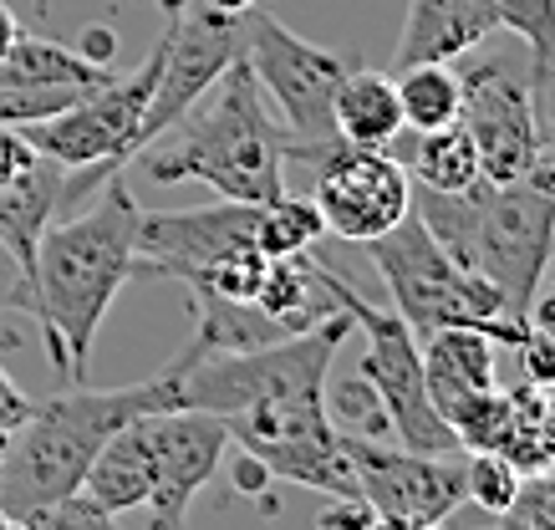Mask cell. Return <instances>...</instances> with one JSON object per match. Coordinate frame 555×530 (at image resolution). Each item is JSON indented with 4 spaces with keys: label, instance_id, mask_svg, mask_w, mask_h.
<instances>
[{
    "label": "cell",
    "instance_id": "cell-30",
    "mask_svg": "<svg viewBox=\"0 0 555 530\" xmlns=\"http://www.w3.org/2000/svg\"><path fill=\"white\" fill-rule=\"evenodd\" d=\"M372 505L367 500H332V510L317 520V530H372Z\"/></svg>",
    "mask_w": 555,
    "mask_h": 530
},
{
    "label": "cell",
    "instance_id": "cell-23",
    "mask_svg": "<svg viewBox=\"0 0 555 530\" xmlns=\"http://www.w3.org/2000/svg\"><path fill=\"white\" fill-rule=\"evenodd\" d=\"M326 240L321 209L311 205V194H281L275 205H260V224H255V250L260 256H306Z\"/></svg>",
    "mask_w": 555,
    "mask_h": 530
},
{
    "label": "cell",
    "instance_id": "cell-25",
    "mask_svg": "<svg viewBox=\"0 0 555 530\" xmlns=\"http://www.w3.org/2000/svg\"><path fill=\"white\" fill-rule=\"evenodd\" d=\"M520 479H525V469L520 464H509L500 449H469V454H464V490H469V500L489 515L509 510V500H515V490H520Z\"/></svg>",
    "mask_w": 555,
    "mask_h": 530
},
{
    "label": "cell",
    "instance_id": "cell-42",
    "mask_svg": "<svg viewBox=\"0 0 555 530\" xmlns=\"http://www.w3.org/2000/svg\"><path fill=\"white\" fill-rule=\"evenodd\" d=\"M494 530H500V526H494Z\"/></svg>",
    "mask_w": 555,
    "mask_h": 530
},
{
    "label": "cell",
    "instance_id": "cell-31",
    "mask_svg": "<svg viewBox=\"0 0 555 530\" xmlns=\"http://www.w3.org/2000/svg\"><path fill=\"white\" fill-rule=\"evenodd\" d=\"M26 413H31V398L21 393L16 377L0 367V434H11V428H16L21 418H26Z\"/></svg>",
    "mask_w": 555,
    "mask_h": 530
},
{
    "label": "cell",
    "instance_id": "cell-12",
    "mask_svg": "<svg viewBox=\"0 0 555 530\" xmlns=\"http://www.w3.org/2000/svg\"><path fill=\"white\" fill-rule=\"evenodd\" d=\"M240 26L245 21L215 16V11H204L199 0H184V11L169 16L164 67H158V82H153L149 113L138 122V158L149 154L158 138H169V128H179V118L219 82V72L245 52V31Z\"/></svg>",
    "mask_w": 555,
    "mask_h": 530
},
{
    "label": "cell",
    "instance_id": "cell-38",
    "mask_svg": "<svg viewBox=\"0 0 555 530\" xmlns=\"http://www.w3.org/2000/svg\"><path fill=\"white\" fill-rule=\"evenodd\" d=\"M540 292H555V250H551V266H545V281H540Z\"/></svg>",
    "mask_w": 555,
    "mask_h": 530
},
{
    "label": "cell",
    "instance_id": "cell-5",
    "mask_svg": "<svg viewBox=\"0 0 555 530\" xmlns=\"http://www.w3.org/2000/svg\"><path fill=\"white\" fill-rule=\"evenodd\" d=\"M413 215L464 271L500 292L515 322H525L555 250V194L535 179H474L459 194L413 184Z\"/></svg>",
    "mask_w": 555,
    "mask_h": 530
},
{
    "label": "cell",
    "instance_id": "cell-18",
    "mask_svg": "<svg viewBox=\"0 0 555 530\" xmlns=\"http://www.w3.org/2000/svg\"><path fill=\"white\" fill-rule=\"evenodd\" d=\"M77 495L92 500L102 515H128L138 505H149L153 495V444H149V418L122 424L107 444L98 449V460L87 464Z\"/></svg>",
    "mask_w": 555,
    "mask_h": 530
},
{
    "label": "cell",
    "instance_id": "cell-35",
    "mask_svg": "<svg viewBox=\"0 0 555 530\" xmlns=\"http://www.w3.org/2000/svg\"><path fill=\"white\" fill-rule=\"evenodd\" d=\"M21 31H26V26H21V16L11 11V5H5V0H0V62H5V52L16 47Z\"/></svg>",
    "mask_w": 555,
    "mask_h": 530
},
{
    "label": "cell",
    "instance_id": "cell-6",
    "mask_svg": "<svg viewBox=\"0 0 555 530\" xmlns=\"http://www.w3.org/2000/svg\"><path fill=\"white\" fill-rule=\"evenodd\" d=\"M372 260V271L383 275L392 311L403 316L418 337L438 332V326H479L494 337V347H515L520 342L525 322H515L500 301L494 286H485L479 275H469L434 235L428 224L408 209L403 220L383 230L377 240L362 245Z\"/></svg>",
    "mask_w": 555,
    "mask_h": 530
},
{
    "label": "cell",
    "instance_id": "cell-7",
    "mask_svg": "<svg viewBox=\"0 0 555 530\" xmlns=\"http://www.w3.org/2000/svg\"><path fill=\"white\" fill-rule=\"evenodd\" d=\"M164 67V41L149 52V62L128 77H107L102 87H92L87 98H77L72 107H62L56 118L26 122L21 133L36 143V154H47L51 164L67 169L62 184V205L82 199L87 189H98L102 179L122 173L138 158V122L149 113L153 82Z\"/></svg>",
    "mask_w": 555,
    "mask_h": 530
},
{
    "label": "cell",
    "instance_id": "cell-1",
    "mask_svg": "<svg viewBox=\"0 0 555 530\" xmlns=\"http://www.w3.org/2000/svg\"><path fill=\"white\" fill-rule=\"evenodd\" d=\"M138 215L143 209L128 189V173L102 179L98 205L62 224H47L36 240L31 271L16 275V286L5 292V307L36 316L51 367L72 383L87 377L102 322L118 292L133 281Z\"/></svg>",
    "mask_w": 555,
    "mask_h": 530
},
{
    "label": "cell",
    "instance_id": "cell-22",
    "mask_svg": "<svg viewBox=\"0 0 555 530\" xmlns=\"http://www.w3.org/2000/svg\"><path fill=\"white\" fill-rule=\"evenodd\" d=\"M413 179H418L423 189H438V194H459V189H469L474 179H479V154H474V138L464 133V122L418 133Z\"/></svg>",
    "mask_w": 555,
    "mask_h": 530
},
{
    "label": "cell",
    "instance_id": "cell-33",
    "mask_svg": "<svg viewBox=\"0 0 555 530\" xmlns=\"http://www.w3.org/2000/svg\"><path fill=\"white\" fill-rule=\"evenodd\" d=\"M77 52H82L87 62H98V67H107V62H113V52H118V36L107 31V26H87L82 41H77Z\"/></svg>",
    "mask_w": 555,
    "mask_h": 530
},
{
    "label": "cell",
    "instance_id": "cell-39",
    "mask_svg": "<svg viewBox=\"0 0 555 530\" xmlns=\"http://www.w3.org/2000/svg\"><path fill=\"white\" fill-rule=\"evenodd\" d=\"M0 464H5V434H0Z\"/></svg>",
    "mask_w": 555,
    "mask_h": 530
},
{
    "label": "cell",
    "instance_id": "cell-21",
    "mask_svg": "<svg viewBox=\"0 0 555 530\" xmlns=\"http://www.w3.org/2000/svg\"><path fill=\"white\" fill-rule=\"evenodd\" d=\"M398 107H403V133H434L459 122V72L454 62H418V67L392 72Z\"/></svg>",
    "mask_w": 555,
    "mask_h": 530
},
{
    "label": "cell",
    "instance_id": "cell-36",
    "mask_svg": "<svg viewBox=\"0 0 555 530\" xmlns=\"http://www.w3.org/2000/svg\"><path fill=\"white\" fill-rule=\"evenodd\" d=\"M372 530H434V526H413V520H387V515H377Z\"/></svg>",
    "mask_w": 555,
    "mask_h": 530
},
{
    "label": "cell",
    "instance_id": "cell-15",
    "mask_svg": "<svg viewBox=\"0 0 555 530\" xmlns=\"http://www.w3.org/2000/svg\"><path fill=\"white\" fill-rule=\"evenodd\" d=\"M149 444H153L149 530H184L194 495L215 479L219 460L230 454V428H224L219 413L169 409V413H149Z\"/></svg>",
    "mask_w": 555,
    "mask_h": 530
},
{
    "label": "cell",
    "instance_id": "cell-27",
    "mask_svg": "<svg viewBox=\"0 0 555 530\" xmlns=\"http://www.w3.org/2000/svg\"><path fill=\"white\" fill-rule=\"evenodd\" d=\"M500 530H555V469H530L505 515H494Z\"/></svg>",
    "mask_w": 555,
    "mask_h": 530
},
{
    "label": "cell",
    "instance_id": "cell-29",
    "mask_svg": "<svg viewBox=\"0 0 555 530\" xmlns=\"http://www.w3.org/2000/svg\"><path fill=\"white\" fill-rule=\"evenodd\" d=\"M515 362H520V383L530 388H555V332H540V326L525 322L520 342L509 347Z\"/></svg>",
    "mask_w": 555,
    "mask_h": 530
},
{
    "label": "cell",
    "instance_id": "cell-3",
    "mask_svg": "<svg viewBox=\"0 0 555 530\" xmlns=\"http://www.w3.org/2000/svg\"><path fill=\"white\" fill-rule=\"evenodd\" d=\"M189 362H199L194 347H184L158 377H143V383H128V388H87V383H77L72 393L31 403V413L5 434L0 510L11 520H21V515L41 510L51 500L77 495L87 464L98 460V449L122 424L149 418V413L184 409Z\"/></svg>",
    "mask_w": 555,
    "mask_h": 530
},
{
    "label": "cell",
    "instance_id": "cell-41",
    "mask_svg": "<svg viewBox=\"0 0 555 530\" xmlns=\"http://www.w3.org/2000/svg\"><path fill=\"white\" fill-rule=\"evenodd\" d=\"M551 469H555V464H551Z\"/></svg>",
    "mask_w": 555,
    "mask_h": 530
},
{
    "label": "cell",
    "instance_id": "cell-34",
    "mask_svg": "<svg viewBox=\"0 0 555 530\" xmlns=\"http://www.w3.org/2000/svg\"><path fill=\"white\" fill-rule=\"evenodd\" d=\"M535 439H540V460H545V469H551V464H555V388H545V403H540Z\"/></svg>",
    "mask_w": 555,
    "mask_h": 530
},
{
    "label": "cell",
    "instance_id": "cell-28",
    "mask_svg": "<svg viewBox=\"0 0 555 530\" xmlns=\"http://www.w3.org/2000/svg\"><path fill=\"white\" fill-rule=\"evenodd\" d=\"M21 526L26 530H118V520L102 515L82 495H62V500H51V505H41V510L21 515Z\"/></svg>",
    "mask_w": 555,
    "mask_h": 530
},
{
    "label": "cell",
    "instance_id": "cell-17",
    "mask_svg": "<svg viewBox=\"0 0 555 530\" xmlns=\"http://www.w3.org/2000/svg\"><path fill=\"white\" fill-rule=\"evenodd\" d=\"M489 36H500L494 0H408L392 72L418 62H459L464 52L485 47Z\"/></svg>",
    "mask_w": 555,
    "mask_h": 530
},
{
    "label": "cell",
    "instance_id": "cell-24",
    "mask_svg": "<svg viewBox=\"0 0 555 530\" xmlns=\"http://www.w3.org/2000/svg\"><path fill=\"white\" fill-rule=\"evenodd\" d=\"M500 31L520 36L530 52V77H535V98L555 87V0H494Z\"/></svg>",
    "mask_w": 555,
    "mask_h": 530
},
{
    "label": "cell",
    "instance_id": "cell-4",
    "mask_svg": "<svg viewBox=\"0 0 555 530\" xmlns=\"http://www.w3.org/2000/svg\"><path fill=\"white\" fill-rule=\"evenodd\" d=\"M179 143L149 154L153 184H209L219 199L275 205L286 194V128L275 122L245 52L179 118Z\"/></svg>",
    "mask_w": 555,
    "mask_h": 530
},
{
    "label": "cell",
    "instance_id": "cell-2",
    "mask_svg": "<svg viewBox=\"0 0 555 530\" xmlns=\"http://www.w3.org/2000/svg\"><path fill=\"white\" fill-rule=\"evenodd\" d=\"M347 337H352V316L337 307L326 322L306 326L296 337L189 362L184 409L219 413L235 454L337 439L341 428L326 413V377Z\"/></svg>",
    "mask_w": 555,
    "mask_h": 530
},
{
    "label": "cell",
    "instance_id": "cell-10",
    "mask_svg": "<svg viewBox=\"0 0 555 530\" xmlns=\"http://www.w3.org/2000/svg\"><path fill=\"white\" fill-rule=\"evenodd\" d=\"M240 31H245V62H250L255 82L266 92L275 122L286 128V148L332 143L337 138L332 103H337V87L352 67L337 52H326L317 41L296 36L291 26H281L266 5H255Z\"/></svg>",
    "mask_w": 555,
    "mask_h": 530
},
{
    "label": "cell",
    "instance_id": "cell-40",
    "mask_svg": "<svg viewBox=\"0 0 555 530\" xmlns=\"http://www.w3.org/2000/svg\"><path fill=\"white\" fill-rule=\"evenodd\" d=\"M5 530H26V526H21V520H11V526H5Z\"/></svg>",
    "mask_w": 555,
    "mask_h": 530
},
{
    "label": "cell",
    "instance_id": "cell-32",
    "mask_svg": "<svg viewBox=\"0 0 555 530\" xmlns=\"http://www.w3.org/2000/svg\"><path fill=\"white\" fill-rule=\"evenodd\" d=\"M530 179H535L545 194H555V118L540 122V154H535V169H530Z\"/></svg>",
    "mask_w": 555,
    "mask_h": 530
},
{
    "label": "cell",
    "instance_id": "cell-14",
    "mask_svg": "<svg viewBox=\"0 0 555 530\" xmlns=\"http://www.w3.org/2000/svg\"><path fill=\"white\" fill-rule=\"evenodd\" d=\"M255 224H260V205H240V199L204 209H169V215H138L133 275L189 281V275L209 271L215 260L255 250Z\"/></svg>",
    "mask_w": 555,
    "mask_h": 530
},
{
    "label": "cell",
    "instance_id": "cell-9",
    "mask_svg": "<svg viewBox=\"0 0 555 530\" xmlns=\"http://www.w3.org/2000/svg\"><path fill=\"white\" fill-rule=\"evenodd\" d=\"M317 256V250H311ZM321 260V256H317ZM326 275V292L347 316L352 332L367 337V358H362V377L377 393L387 413V428L398 434V444L413 454H464L454 439V428L438 418V409L428 403V383H423V352H418V332L398 316L392 307H372L367 296L357 292L341 271H332V260H321Z\"/></svg>",
    "mask_w": 555,
    "mask_h": 530
},
{
    "label": "cell",
    "instance_id": "cell-37",
    "mask_svg": "<svg viewBox=\"0 0 555 530\" xmlns=\"http://www.w3.org/2000/svg\"><path fill=\"white\" fill-rule=\"evenodd\" d=\"M153 5L164 11V21H169V16H179V11H184V0H153Z\"/></svg>",
    "mask_w": 555,
    "mask_h": 530
},
{
    "label": "cell",
    "instance_id": "cell-19",
    "mask_svg": "<svg viewBox=\"0 0 555 530\" xmlns=\"http://www.w3.org/2000/svg\"><path fill=\"white\" fill-rule=\"evenodd\" d=\"M337 138L362 143V148H392L403 133V107H398V82L392 72H347L332 103Z\"/></svg>",
    "mask_w": 555,
    "mask_h": 530
},
{
    "label": "cell",
    "instance_id": "cell-16",
    "mask_svg": "<svg viewBox=\"0 0 555 530\" xmlns=\"http://www.w3.org/2000/svg\"><path fill=\"white\" fill-rule=\"evenodd\" d=\"M423 352V383H428V403L438 418L454 428V418L469 409L474 398L500 388V367H494V337L479 326H438L418 337Z\"/></svg>",
    "mask_w": 555,
    "mask_h": 530
},
{
    "label": "cell",
    "instance_id": "cell-8",
    "mask_svg": "<svg viewBox=\"0 0 555 530\" xmlns=\"http://www.w3.org/2000/svg\"><path fill=\"white\" fill-rule=\"evenodd\" d=\"M459 72V122L474 138L479 179L509 184L530 179L540 154V122L545 103L535 98L530 52L520 47H494V52H464L454 62Z\"/></svg>",
    "mask_w": 555,
    "mask_h": 530
},
{
    "label": "cell",
    "instance_id": "cell-13",
    "mask_svg": "<svg viewBox=\"0 0 555 530\" xmlns=\"http://www.w3.org/2000/svg\"><path fill=\"white\" fill-rule=\"evenodd\" d=\"M341 444H347V460L357 469V495L372 505V515L413 520V526H443L469 500L459 454L383 449L377 439H357V434H341Z\"/></svg>",
    "mask_w": 555,
    "mask_h": 530
},
{
    "label": "cell",
    "instance_id": "cell-26",
    "mask_svg": "<svg viewBox=\"0 0 555 530\" xmlns=\"http://www.w3.org/2000/svg\"><path fill=\"white\" fill-rule=\"evenodd\" d=\"M87 92H67V87H36V82H16L0 72V128H26V122L56 118L62 107H72Z\"/></svg>",
    "mask_w": 555,
    "mask_h": 530
},
{
    "label": "cell",
    "instance_id": "cell-20",
    "mask_svg": "<svg viewBox=\"0 0 555 530\" xmlns=\"http://www.w3.org/2000/svg\"><path fill=\"white\" fill-rule=\"evenodd\" d=\"M5 77H16V82H36V87H67V92H92L113 77V67H98V62H87L77 47L67 41H51L41 31H21L16 47L5 52L0 62Z\"/></svg>",
    "mask_w": 555,
    "mask_h": 530
},
{
    "label": "cell",
    "instance_id": "cell-11",
    "mask_svg": "<svg viewBox=\"0 0 555 530\" xmlns=\"http://www.w3.org/2000/svg\"><path fill=\"white\" fill-rule=\"evenodd\" d=\"M286 169L306 173L326 235L347 240V245H367L413 209V179L387 148L332 138L317 148H286Z\"/></svg>",
    "mask_w": 555,
    "mask_h": 530
}]
</instances>
